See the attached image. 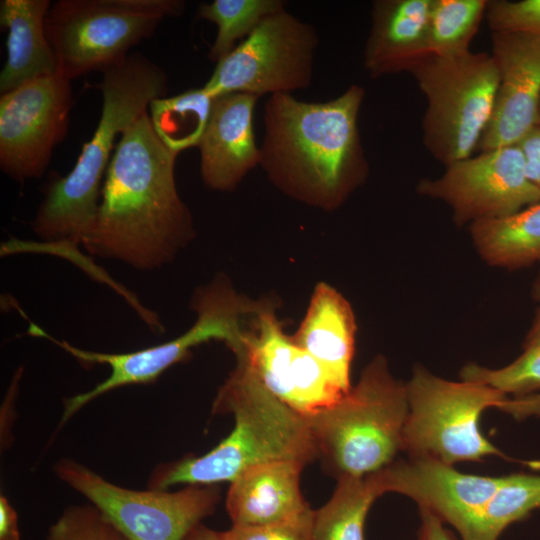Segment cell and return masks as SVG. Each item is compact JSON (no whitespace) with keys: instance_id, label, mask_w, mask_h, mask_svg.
Returning a JSON list of instances; mask_svg holds the SVG:
<instances>
[{"instance_id":"cell-1","label":"cell","mask_w":540,"mask_h":540,"mask_svg":"<svg viewBox=\"0 0 540 540\" xmlns=\"http://www.w3.org/2000/svg\"><path fill=\"white\" fill-rule=\"evenodd\" d=\"M148 111L120 136L105 174L95 220L82 245L92 256L152 271L194 236L175 182V160Z\"/></svg>"},{"instance_id":"cell-2","label":"cell","mask_w":540,"mask_h":540,"mask_svg":"<svg viewBox=\"0 0 540 540\" xmlns=\"http://www.w3.org/2000/svg\"><path fill=\"white\" fill-rule=\"evenodd\" d=\"M364 97L357 84L325 102L271 95L259 146V165L268 179L309 206L325 211L341 206L368 174L358 127Z\"/></svg>"},{"instance_id":"cell-3","label":"cell","mask_w":540,"mask_h":540,"mask_svg":"<svg viewBox=\"0 0 540 540\" xmlns=\"http://www.w3.org/2000/svg\"><path fill=\"white\" fill-rule=\"evenodd\" d=\"M103 104L98 125L83 145L73 169L52 182L31 222L33 232L54 252L81 260L78 246L90 230L99 207L101 182L116 147V138L150 103L164 97L167 76L140 54H129L103 71L98 85ZM83 259V257H82Z\"/></svg>"},{"instance_id":"cell-4","label":"cell","mask_w":540,"mask_h":540,"mask_svg":"<svg viewBox=\"0 0 540 540\" xmlns=\"http://www.w3.org/2000/svg\"><path fill=\"white\" fill-rule=\"evenodd\" d=\"M214 414L231 413L234 428L209 452L157 465L147 486L167 490L177 484L215 485L231 482L247 469L274 461L317 459L306 418L271 394L236 359V367L219 389Z\"/></svg>"},{"instance_id":"cell-5","label":"cell","mask_w":540,"mask_h":540,"mask_svg":"<svg viewBox=\"0 0 540 540\" xmlns=\"http://www.w3.org/2000/svg\"><path fill=\"white\" fill-rule=\"evenodd\" d=\"M408 409L406 383L377 356L337 402L304 417L317 458L339 480L367 476L395 460L403 451Z\"/></svg>"},{"instance_id":"cell-6","label":"cell","mask_w":540,"mask_h":540,"mask_svg":"<svg viewBox=\"0 0 540 540\" xmlns=\"http://www.w3.org/2000/svg\"><path fill=\"white\" fill-rule=\"evenodd\" d=\"M259 302L237 294L223 277L200 288L192 300L194 324L183 334L159 345L125 353H103L78 348L58 340L31 323L28 333L46 338L83 364H106L110 375L92 389L64 401L59 426L97 397L126 385L154 382L169 367L187 359L191 350L208 341L219 340L232 349L239 345L251 323Z\"/></svg>"},{"instance_id":"cell-7","label":"cell","mask_w":540,"mask_h":540,"mask_svg":"<svg viewBox=\"0 0 540 540\" xmlns=\"http://www.w3.org/2000/svg\"><path fill=\"white\" fill-rule=\"evenodd\" d=\"M427 100L422 130L430 154L445 166L471 156L491 119L499 73L491 54H429L409 71Z\"/></svg>"},{"instance_id":"cell-8","label":"cell","mask_w":540,"mask_h":540,"mask_svg":"<svg viewBox=\"0 0 540 540\" xmlns=\"http://www.w3.org/2000/svg\"><path fill=\"white\" fill-rule=\"evenodd\" d=\"M181 0H58L46 16V33L58 73L69 79L104 71L149 38L168 17L179 16Z\"/></svg>"},{"instance_id":"cell-9","label":"cell","mask_w":540,"mask_h":540,"mask_svg":"<svg viewBox=\"0 0 540 540\" xmlns=\"http://www.w3.org/2000/svg\"><path fill=\"white\" fill-rule=\"evenodd\" d=\"M408 415L403 430V451L446 464L480 462L505 456L480 428L482 413L508 396L489 385L451 381L416 366L406 383Z\"/></svg>"},{"instance_id":"cell-10","label":"cell","mask_w":540,"mask_h":540,"mask_svg":"<svg viewBox=\"0 0 540 540\" xmlns=\"http://www.w3.org/2000/svg\"><path fill=\"white\" fill-rule=\"evenodd\" d=\"M317 30L286 9L267 16L221 61L203 88L213 97L305 89L313 78Z\"/></svg>"},{"instance_id":"cell-11","label":"cell","mask_w":540,"mask_h":540,"mask_svg":"<svg viewBox=\"0 0 540 540\" xmlns=\"http://www.w3.org/2000/svg\"><path fill=\"white\" fill-rule=\"evenodd\" d=\"M54 471L129 540H185L220 500L215 485H187L176 492L123 488L70 459L60 460Z\"/></svg>"},{"instance_id":"cell-12","label":"cell","mask_w":540,"mask_h":540,"mask_svg":"<svg viewBox=\"0 0 540 540\" xmlns=\"http://www.w3.org/2000/svg\"><path fill=\"white\" fill-rule=\"evenodd\" d=\"M70 80L57 73L29 81L0 98V167L15 181L40 178L69 128Z\"/></svg>"},{"instance_id":"cell-13","label":"cell","mask_w":540,"mask_h":540,"mask_svg":"<svg viewBox=\"0 0 540 540\" xmlns=\"http://www.w3.org/2000/svg\"><path fill=\"white\" fill-rule=\"evenodd\" d=\"M416 190L448 204L460 225L506 217L540 201L517 144L453 162L440 177L421 179Z\"/></svg>"},{"instance_id":"cell-14","label":"cell","mask_w":540,"mask_h":540,"mask_svg":"<svg viewBox=\"0 0 540 540\" xmlns=\"http://www.w3.org/2000/svg\"><path fill=\"white\" fill-rule=\"evenodd\" d=\"M232 352L271 394L303 416L334 404L349 391L284 333L267 304L262 303L242 344Z\"/></svg>"},{"instance_id":"cell-15","label":"cell","mask_w":540,"mask_h":540,"mask_svg":"<svg viewBox=\"0 0 540 540\" xmlns=\"http://www.w3.org/2000/svg\"><path fill=\"white\" fill-rule=\"evenodd\" d=\"M382 496L395 492L412 499L460 536L480 515L501 477L466 474L440 460L409 456L369 474Z\"/></svg>"},{"instance_id":"cell-16","label":"cell","mask_w":540,"mask_h":540,"mask_svg":"<svg viewBox=\"0 0 540 540\" xmlns=\"http://www.w3.org/2000/svg\"><path fill=\"white\" fill-rule=\"evenodd\" d=\"M491 41L499 85L481 152L516 145L537 123L540 101V37L492 32Z\"/></svg>"},{"instance_id":"cell-17","label":"cell","mask_w":540,"mask_h":540,"mask_svg":"<svg viewBox=\"0 0 540 540\" xmlns=\"http://www.w3.org/2000/svg\"><path fill=\"white\" fill-rule=\"evenodd\" d=\"M257 100V96L244 93L214 98L198 145L201 177L210 189L232 191L260 164L253 123Z\"/></svg>"},{"instance_id":"cell-18","label":"cell","mask_w":540,"mask_h":540,"mask_svg":"<svg viewBox=\"0 0 540 540\" xmlns=\"http://www.w3.org/2000/svg\"><path fill=\"white\" fill-rule=\"evenodd\" d=\"M431 0H375L363 64L371 78L410 69L430 53Z\"/></svg>"},{"instance_id":"cell-19","label":"cell","mask_w":540,"mask_h":540,"mask_svg":"<svg viewBox=\"0 0 540 540\" xmlns=\"http://www.w3.org/2000/svg\"><path fill=\"white\" fill-rule=\"evenodd\" d=\"M304 466L298 461H274L238 475L230 482L225 502L232 525L272 524L310 509L300 489Z\"/></svg>"},{"instance_id":"cell-20","label":"cell","mask_w":540,"mask_h":540,"mask_svg":"<svg viewBox=\"0 0 540 540\" xmlns=\"http://www.w3.org/2000/svg\"><path fill=\"white\" fill-rule=\"evenodd\" d=\"M356 322L350 303L335 288L319 283L293 340L339 384L351 388Z\"/></svg>"},{"instance_id":"cell-21","label":"cell","mask_w":540,"mask_h":540,"mask_svg":"<svg viewBox=\"0 0 540 540\" xmlns=\"http://www.w3.org/2000/svg\"><path fill=\"white\" fill-rule=\"evenodd\" d=\"M50 6L49 0H1L0 24L8 29L7 60L0 73L1 94L58 73L45 27Z\"/></svg>"},{"instance_id":"cell-22","label":"cell","mask_w":540,"mask_h":540,"mask_svg":"<svg viewBox=\"0 0 540 540\" xmlns=\"http://www.w3.org/2000/svg\"><path fill=\"white\" fill-rule=\"evenodd\" d=\"M470 233L491 266L518 269L540 263V201L506 217L476 221Z\"/></svg>"},{"instance_id":"cell-23","label":"cell","mask_w":540,"mask_h":540,"mask_svg":"<svg viewBox=\"0 0 540 540\" xmlns=\"http://www.w3.org/2000/svg\"><path fill=\"white\" fill-rule=\"evenodd\" d=\"M380 496L369 475L337 480L331 498L314 510L313 540H365L367 514Z\"/></svg>"},{"instance_id":"cell-24","label":"cell","mask_w":540,"mask_h":540,"mask_svg":"<svg viewBox=\"0 0 540 540\" xmlns=\"http://www.w3.org/2000/svg\"><path fill=\"white\" fill-rule=\"evenodd\" d=\"M214 98L202 87L154 99L149 117L160 140L173 152L198 147L212 112Z\"/></svg>"},{"instance_id":"cell-25","label":"cell","mask_w":540,"mask_h":540,"mask_svg":"<svg viewBox=\"0 0 540 540\" xmlns=\"http://www.w3.org/2000/svg\"><path fill=\"white\" fill-rule=\"evenodd\" d=\"M540 508V474L513 473L502 481L461 540H498L511 524Z\"/></svg>"},{"instance_id":"cell-26","label":"cell","mask_w":540,"mask_h":540,"mask_svg":"<svg viewBox=\"0 0 540 540\" xmlns=\"http://www.w3.org/2000/svg\"><path fill=\"white\" fill-rule=\"evenodd\" d=\"M488 0H431L430 53L454 57L470 52L469 45L485 17Z\"/></svg>"},{"instance_id":"cell-27","label":"cell","mask_w":540,"mask_h":540,"mask_svg":"<svg viewBox=\"0 0 540 540\" xmlns=\"http://www.w3.org/2000/svg\"><path fill=\"white\" fill-rule=\"evenodd\" d=\"M283 0H214L202 3L198 9L201 19L217 26V35L209 51V59L221 61L247 37L267 16L285 9Z\"/></svg>"},{"instance_id":"cell-28","label":"cell","mask_w":540,"mask_h":540,"mask_svg":"<svg viewBox=\"0 0 540 540\" xmlns=\"http://www.w3.org/2000/svg\"><path fill=\"white\" fill-rule=\"evenodd\" d=\"M460 378L489 385L512 397L540 392V307L523 351L513 362L496 369L470 363L462 368Z\"/></svg>"},{"instance_id":"cell-29","label":"cell","mask_w":540,"mask_h":540,"mask_svg":"<svg viewBox=\"0 0 540 540\" xmlns=\"http://www.w3.org/2000/svg\"><path fill=\"white\" fill-rule=\"evenodd\" d=\"M46 540H129L92 504L70 506L49 528Z\"/></svg>"},{"instance_id":"cell-30","label":"cell","mask_w":540,"mask_h":540,"mask_svg":"<svg viewBox=\"0 0 540 540\" xmlns=\"http://www.w3.org/2000/svg\"><path fill=\"white\" fill-rule=\"evenodd\" d=\"M485 17L491 32L540 37V0H488Z\"/></svg>"},{"instance_id":"cell-31","label":"cell","mask_w":540,"mask_h":540,"mask_svg":"<svg viewBox=\"0 0 540 540\" xmlns=\"http://www.w3.org/2000/svg\"><path fill=\"white\" fill-rule=\"evenodd\" d=\"M314 510L288 520L257 526H235L219 532L222 540H313Z\"/></svg>"},{"instance_id":"cell-32","label":"cell","mask_w":540,"mask_h":540,"mask_svg":"<svg viewBox=\"0 0 540 540\" xmlns=\"http://www.w3.org/2000/svg\"><path fill=\"white\" fill-rule=\"evenodd\" d=\"M529 181L540 191V123L535 124L517 143Z\"/></svg>"},{"instance_id":"cell-33","label":"cell","mask_w":540,"mask_h":540,"mask_svg":"<svg viewBox=\"0 0 540 540\" xmlns=\"http://www.w3.org/2000/svg\"><path fill=\"white\" fill-rule=\"evenodd\" d=\"M496 409L518 421L531 417H540V392L524 396H508Z\"/></svg>"},{"instance_id":"cell-34","label":"cell","mask_w":540,"mask_h":540,"mask_svg":"<svg viewBox=\"0 0 540 540\" xmlns=\"http://www.w3.org/2000/svg\"><path fill=\"white\" fill-rule=\"evenodd\" d=\"M415 540H458L434 515L420 511V526Z\"/></svg>"},{"instance_id":"cell-35","label":"cell","mask_w":540,"mask_h":540,"mask_svg":"<svg viewBox=\"0 0 540 540\" xmlns=\"http://www.w3.org/2000/svg\"><path fill=\"white\" fill-rule=\"evenodd\" d=\"M0 540H21L17 512L4 495L0 496Z\"/></svg>"},{"instance_id":"cell-36","label":"cell","mask_w":540,"mask_h":540,"mask_svg":"<svg viewBox=\"0 0 540 540\" xmlns=\"http://www.w3.org/2000/svg\"><path fill=\"white\" fill-rule=\"evenodd\" d=\"M185 540H222L219 532L208 528L202 523L194 527Z\"/></svg>"},{"instance_id":"cell-37","label":"cell","mask_w":540,"mask_h":540,"mask_svg":"<svg viewBox=\"0 0 540 540\" xmlns=\"http://www.w3.org/2000/svg\"><path fill=\"white\" fill-rule=\"evenodd\" d=\"M532 296L534 300L540 304V272L533 283Z\"/></svg>"},{"instance_id":"cell-38","label":"cell","mask_w":540,"mask_h":540,"mask_svg":"<svg viewBox=\"0 0 540 540\" xmlns=\"http://www.w3.org/2000/svg\"><path fill=\"white\" fill-rule=\"evenodd\" d=\"M537 123H540V101H539V108H538V119H537ZM536 123V124H537Z\"/></svg>"}]
</instances>
